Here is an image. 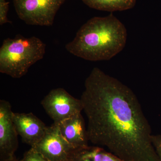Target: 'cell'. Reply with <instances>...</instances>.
Returning <instances> with one entry per match:
<instances>
[{"mask_svg": "<svg viewBox=\"0 0 161 161\" xmlns=\"http://www.w3.org/2000/svg\"><path fill=\"white\" fill-rule=\"evenodd\" d=\"M80 100L89 142L125 161H160L150 124L129 87L95 67L86 79Z\"/></svg>", "mask_w": 161, "mask_h": 161, "instance_id": "6da1fadb", "label": "cell"}, {"mask_svg": "<svg viewBox=\"0 0 161 161\" xmlns=\"http://www.w3.org/2000/svg\"><path fill=\"white\" fill-rule=\"evenodd\" d=\"M127 39L125 26L112 13L91 18L65 45L70 53L92 61L112 59L124 49Z\"/></svg>", "mask_w": 161, "mask_h": 161, "instance_id": "7a4b0ae2", "label": "cell"}, {"mask_svg": "<svg viewBox=\"0 0 161 161\" xmlns=\"http://www.w3.org/2000/svg\"><path fill=\"white\" fill-rule=\"evenodd\" d=\"M45 52L46 44L36 37L19 35L5 39L0 48V72L21 78L31 66L43 59Z\"/></svg>", "mask_w": 161, "mask_h": 161, "instance_id": "3957f363", "label": "cell"}, {"mask_svg": "<svg viewBox=\"0 0 161 161\" xmlns=\"http://www.w3.org/2000/svg\"><path fill=\"white\" fill-rule=\"evenodd\" d=\"M66 0H13L18 17L26 24L50 26Z\"/></svg>", "mask_w": 161, "mask_h": 161, "instance_id": "277c9868", "label": "cell"}, {"mask_svg": "<svg viewBox=\"0 0 161 161\" xmlns=\"http://www.w3.org/2000/svg\"><path fill=\"white\" fill-rule=\"evenodd\" d=\"M41 103L54 123L57 125L83 111L80 99L73 97L62 88L51 90Z\"/></svg>", "mask_w": 161, "mask_h": 161, "instance_id": "5b68a950", "label": "cell"}, {"mask_svg": "<svg viewBox=\"0 0 161 161\" xmlns=\"http://www.w3.org/2000/svg\"><path fill=\"white\" fill-rule=\"evenodd\" d=\"M32 147L48 161H67L74 149L54 123L47 127L43 138Z\"/></svg>", "mask_w": 161, "mask_h": 161, "instance_id": "8992f818", "label": "cell"}, {"mask_svg": "<svg viewBox=\"0 0 161 161\" xmlns=\"http://www.w3.org/2000/svg\"><path fill=\"white\" fill-rule=\"evenodd\" d=\"M9 102L0 101V159L14 155L18 147V133Z\"/></svg>", "mask_w": 161, "mask_h": 161, "instance_id": "52a82bcc", "label": "cell"}, {"mask_svg": "<svg viewBox=\"0 0 161 161\" xmlns=\"http://www.w3.org/2000/svg\"><path fill=\"white\" fill-rule=\"evenodd\" d=\"M13 120L24 142L34 147L45 134L47 126L33 113H13Z\"/></svg>", "mask_w": 161, "mask_h": 161, "instance_id": "ba28073f", "label": "cell"}, {"mask_svg": "<svg viewBox=\"0 0 161 161\" xmlns=\"http://www.w3.org/2000/svg\"><path fill=\"white\" fill-rule=\"evenodd\" d=\"M58 125L64 138L74 149L88 145L87 128L81 112L63 121Z\"/></svg>", "mask_w": 161, "mask_h": 161, "instance_id": "9c48e42d", "label": "cell"}, {"mask_svg": "<svg viewBox=\"0 0 161 161\" xmlns=\"http://www.w3.org/2000/svg\"><path fill=\"white\" fill-rule=\"evenodd\" d=\"M67 161H125L102 147L89 146L74 149Z\"/></svg>", "mask_w": 161, "mask_h": 161, "instance_id": "30bf717a", "label": "cell"}, {"mask_svg": "<svg viewBox=\"0 0 161 161\" xmlns=\"http://www.w3.org/2000/svg\"><path fill=\"white\" fill-rule=\"evenodd\" d=\"M85 5L98 10L110 12L124 11L132 9L136 0H81Z\"/></svg>", "mask_w": 161, "mask_h": 161, "instance_id": "8fae6325", "label": "cell"}, {"mask_svg": "<svg viewBox=\"0 0 161 161\" xmlns=\"http://www.w3.org/2000/svg\"><path fill=\"white\" fill-rule=\"evenodd\" d=\"M19 161H48L41 153L31 147L28 151H26L23 158Z\"/></svg>", "mask_w": 161, "mask_h": 161, "instance_id": "7c38bea8", "label": "cell"}, {"mask_svg": "<svg viewBox=\"0 0 161 161\" xmlns=\"http://www.w3.org/2000/svg\"><path fill=\"white\" fill-rule=\"evenodd\" d=\"M9 2L6 0H0V25L11 23L7 18L9 9Z\"/></svg>", "mask_w": 161, "mask_h": 161, "instance_id": "4fadbf2b", "label": "cell"}, {"mask_svg": "<svg viewBox=\"0 0 161 161\" xmlns=\"http://www.w3.org/2000/svg\"><path fill=\"white\" fill-rule=\"evenodd\" d=\"M152 142L156 152L161 161V135H152Z\"/></svg>", "mask_w": 161, "mask_h": 161, "instance_id": "5bb4252c", "label": "cell"}, {"mask_svg": "<svg viewBox=\"0 0 161 161\" xmlns=\"http://www.w3.org/2000/svg\"><path fill=\"white\" fill-rule=\"evenodd\" d=\"M0 161H19L16 158L14 155L13 156L10 157L8 158L2 159Z\"/></svg>", "mask_w": 161, "mask_h": 161, "instance_id": "9a60e30c", "label": "cell"}]
</instances>
